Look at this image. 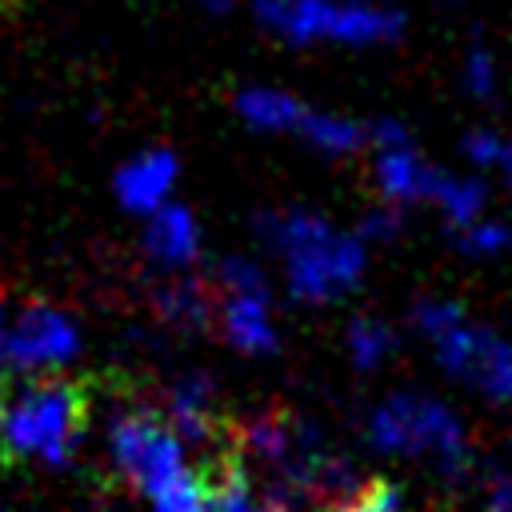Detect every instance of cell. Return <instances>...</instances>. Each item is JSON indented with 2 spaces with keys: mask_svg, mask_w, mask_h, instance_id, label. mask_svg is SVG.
I'll return each mask as SVG.
<instances>
[{
  "mask_svg": "<svg viewBox=\"0 0 512 512\" xmlns=\"http://www.w3.org/2000/svg\"><path fill=\"white\" fill-rule=\"evenodd\" d=\"M92 376L40 372L24 384H12L8 412L0 424V456L8 464H48L60 468L72 460L88 416H92Z\"/></svg>",
  "mask_w": 512,
  "mask_h": 512,
  "instance_id": "6da1fadb",
  "label": "cell"
},
{
  "mask_svg": "<svg viewBox=\"0 0 512 512\" xmlns=\"http://www.w3.org/2000/svg\"><path fill=\"white\" fill-rule=\"evenodd\" d=\"M260 236L284 256L288 264V288L296 300L320 304L340 292H348L364 272V248L356 236L336 232L312 212L288 208V212H264Z\"/></svg>",
  "mask_w": 512,
  "mask_h": 512,
  "instance_id": "7a4b0ae2",
  "label": "cell"
},
{
  "mask_svg": "<svg viewBox=\"0 0 512 512\" xmlns=\"http://www.w3.org/2000/svg\"><path fill=\"white\" fill-rule=\"evenodd\" d=\"M368 444L380 448V452H420V456H432L436 468L444 476H452V480L468 472L464 428L432 396L400 392V396L384 400L368 416Z\"/></svg>",
  "mask_w": 512,
  "mask_h": 512,
  "instance_id": "3957f363",
  "label": "cell"
},
{
  "mask_svg": "<svg viewBox=\"0 0 512 512\" xmlns=\"http://www.w3.org/2000/svg\"><path fill=\"white\" fill-rule=\"evenodd\" d=\"M264 28L288 40H348L372 44L392 40L404 28V16L380 4H340V0H256Z\"/></svg>",
  "mask_w": 512,
  "mask_h": 512,
  "instance_id": "277c9868",
  "label": "cell"
},
{
  "mask_svg": "<svg viewBox=\"0 0 512 512\" xmlns=\"http://www.w3.org/2000/svg\"><path fill=\"white\" fill-rule=\"evenodd\" d=\"M112 464L144 496H160L188 464L184 440L160 408H128L112 420Z\"/></svg>",
  "mask_w": 512,
  "mask_h": 512,
  "instance_id": "5b68a950",
  "label": "cell"
},
{
  "mask_svg": "<svg viewBox=\"0 0 512 512\" xmlns=\"http://www.w3.org/2000/svg\"><path fill=\"white\" fill-rule=\"evenodd\" d=\"M80 348V332L76 324L48 308V304H32L24 308L12 324L0 328V372H32V368H52L72 360Z\"/></svg>",
  "mask_w": 512,
  "mask_h": 512,
  "instance_id": "8992f818",
  "label": "cell"
},
{
  "mask_svg": "<svg viewBox=\"0 0 512 512\" xmlns=\"http://www.w3.org/2000/svg\"><path fill=\"white\" fill-rule=\"evenodd\" d=\"M436 360L456 380L472 384L488 400H512V348L504 336L480 324H460L436 340Z\"/></svg>",
  "mask_w": 512,
  "mask_h": 512,
  "instance_id": "52a82bcc",
  "label": "cell"
},
{
  "mask_svg": "<svg viewBox=\"0 0 512 512\" xmlns=\"http://www.w3.org/2000/svg\"><path fill=\"white\" fill-rule=\"evenodd\" d=\"M240 452L244 448L236 440V444L204 452V460L196 464L208 480V512H292V496L284 488H272L264 500L252 496Z\"/></svg>",
  "mask_w": 512,
  "mask_h": 512,
  "instance_id": "ba28073f",
  "label": "cell"
},
{
  "mask_svg": "<svg viewBox=\"0 0 512 512\" xmlns=\"http://www.w3.org/2000/svg\"><path fill=\"white\" fill-rule=\"evenodd\" d=\"M172 184H176V156L168 148H152V152L128 160L112 180L116 200L128 212H160Z\"/></svg>",
  "mask_w": 512,
  "mask_h": 512,
  "instance_id": "9c48e42d",
  "label": "cell"
},
{
  "mask_svg": "<svg viewBox=\"0 0 512 512\" xmlns=\"http://www.w3.org/2000/svg\"><path fill=\"white\" fill-rule=\"evenodd\" d=\"M224 336L240 352H272L276 348V320L268 308V292H228L220 304Z\"/></svg>",
  "mask_w": 512,
  "mask_h": 512,
  "instance_id": "30bf717a",
  "label": "cell"
},
{
  "mask_svg": "<svg viewBox=\"0 0 512 512\" xmlns=\"http://www.w3.org/2000/svg\"><path fill=\"white\" fill-rule=\"evenodd\" d=\"M444 172L428 168L412 148H396V152H380L376 160V184L384 192L388 204H412V200H432L436 184Z\"/></svg>",
  "mask_w": 512,
  "mask_h": 512,
  "instance_id": "8fae6325",
  "label": "cell"
},
{
  "mask_svg": "<svg viewBox=\"0 0 512 512\" xmlns=\"http://www.w3.org/2000/svg\"><path fill=\"white\" fill-rule=\"evenodd\" d=\"M144 248L148 256H156L160 264H188L200 252V232L188 208L168 204L160 212H152V224L144 228Z\"/></svg>",
  "mask_w": 512,
  "mask_h": 512,
  "instance_id": "7c38bea8",
  "label": "cell"
},
{
  "mask_svg": "<svg viewBox=\"0 0 512 512\" xmlns=\"http://www.w3.org/2000/svg\"><path fill=\"white\" fill-rule=\"evenodd\" d=\"M216 284H204V280H168L152 292V304L156 312L168 320V324H180V328H208L212 320V308H216Z\"/></svg>",
  "mask_w": 512,
  "mask_h": 512,
  "instance_id": "4fadbf2b",
  "label": "cell"
},
{
  "mask_svg": "<svg viewBox=\"0 0 512 512\" xmlns=\"http://www.w3.org/2000/svg\"><path fill=\"white\" fill-rule=\"evenodd\" d=\"M236 112L252 124V128H268V132H300V124L308 120V104H300L296 96L280 92V88H240L236 92Z\"/></svg>",
  "mask_w": 512,
  "mask_h": 512,
  "instance_id": "5bb4252c",
  "label": "cell"
},
{
  "mask_svg": "<svg viewBox=\"0 0 512 512\" xmlns=\"http://www.w3.org/2000/svg\"><path fill=\"white\" fill-rule=\"evenodd\" d=\"M432 200L440 204V212L448 216V224L468 228V224H476L480 212H484V184H476V180H456V176L444 172Z\"/></svg>",
  "mask_w": 512,
  "mask_h": 512,
  "instance_id": "9a60e30c",
  "label": "cell"
},
{
  "mask_svg": "<svg viewBox=\"0 0 512 512\" xmlns=\"http://www.w3.org/2000/svg\"><path fill=\"white\" fill-rule=\"evenodd\" d=\"M300 132L316 144V148H324V152H336V156H344V152H356L364 140H368V132L356 124V120H344V116H328V112H308V120L300 124Z\"/></svg>",
  "mask_w": 512,
  "mask_h": 512,
  "instance_id": "2e32d148",
  "label": "cell"
},
{
  "mask_svg": "<svg viewBox=\"0 0 512 512\" xmlns=\"http://www.w3.org/2000/svg\"><path fill=\"white\" fill-rule=\"evenodd\" d=\"M392 348H396V332L384 320H376V316L352 320V328H348V352H352V360L360 368H376Z\"/></svg>",
  "mask_w": 512,
  "mask_h": 512,
  "instance_id": "e0dca14e",
  "label": "cell"
},
{
  "mask_svg": "<svg viewBox=\"0 0 512 512\" xmlns=\"http://www.w3.org/2000/svg\"><path fill=\"white\" fill-rule=\"evenodd\" d=\"M152 512H208V480L200 468H184L160 496H152Z\"/></svg>",
  "mask_w": 512,
  "mask_h": 512,
  "instance_id": "ac0fdd59",
  "label": "cell"
},
{
  "mask_svg": "<svg viewBox=\"0 0 512 512\" xmlns=\"http://www.w3.org/2000/svg\"><path fill=\"white\" fill-rule=\"evenodd\" d=\"M332 512H404L400 492L392 488V480L384 476H368L344 504H336Z\"/></svg>",
  "mask_w": 512,
  "mask_h": 512,
  "instance_id": "d6986e66",
  "label": "cell"
},
{
  "mask_svg": "<svg viewBox=\"0 0 512 512\" xmlns=\"http://www.w3.org/2000/svg\"><path fill=\"white\" fill-rule=\"evenodd\" d=\"M456 244L464 256H492V252H504L512 244V232L500 220H476L468 228H456Z\"/></svg>",
  "mask_w": 512,
  "mask_h": 512,
  "instance_id": "ffe728a7",
  "label": "cell"
},
{
  "mask_svg": "<svg viewBox=\"0 0 512 512\" xmlns=\"http://www.w3.org/2000/svg\"><path fill=\"white\" fill-rule=\"evenodd\" d=\"M412 320H416V328L420 332H428L432 340H444L448 332H456L460 324H464V308L456 304V300H420L416 308H412Z\"/></svg>",
  "mask_w": 512,
  "mask_h": 512,
  "instance_id": "44dd1931",
  "label": "cell"
},
{
  "mask_svg": "<svg viewBox=\"0 0 512 512\" xmlns=\"http://www.w3.org/2000/svg\"><path fill=\"white\" fill-rule=\"evenodd\" d=\"M464 84L476 100H492L496 96V60L484 44L468 48V68H464Z\"/></svg>",
  "mask_w": 512,
  "mask_h": 512,
  "instance_id": "7402d4cb",
  "label": "cell"
},
{
  "mask_svg": "<svg viewBox=\"0 0 512 512\" xmlns=\"http://www.w3.org/2000/svg\"><path fill=\"white\" fill-rule=\"evenodd\" d=\"M500 140H504V136L480 128V132H468V136H464V152H468V160H476V164H496Z\"/></svg>",
  "mask_w": 512,
  "mask_h": 512,
  "instance_id": "603a6c76",
  "label": "cell"
},
{
  "mask_svg": "<svg viewBox=\"0 0 512 512\" xmlns=\"http://www.w3.org/2000/svg\"><path fill=\"white\" fill-rule=\"evenodd\" d=\"M396 228H400V216H396V208H392V204H388V208L368 212V220L360 224V232H364V236H372V240H392V236H396Z\"/></svg>",
  "mask_w": 512,
  "mask_h": 512,
  "instance_id": "cb8c5ba5",
  "label": "cell"
},
{
  "mask_svg": "<svg viewBox=\"0 0 512 512\" xmlns=\"http://www.w3.org/2000/svg\"><path fill=\"white\" fill-rule=\"evenodd\" d=\"M488 512H512V476L492 480V492H488Z\"/></svg>",
  "mask_w": 512,
  "mask_h": 512,
  "instance_id": "d4e9b609",
  "label": "cell"
},
{
  "mask_svg": "<svg viewBox=\"0 0 512 512\" xmlns=\"http://www.w3.org/2000/svg\"><path fill=\"white\" fill-rule=\"evenodd\" d=\"M496 168L504 172V180L512 184V140H500V152H496Z\"/></svg>",
  "mask_w": 512,
  "mask_h": 512,
  "instance_id": "484cf974",
  "label": "cell"
},
{
  "mask_svg": "<svg viewBox=\"0 0 512 512\" xmlns=\"http://www.w3.org/2000/svg\"><path fill=\"white\" fill-rule=\"evenodd\" d=\"M8 396H12V380L0 372V424H4V412H8Z\"/></svg>",
  "mask_w": 512,
  "mask_h": 512,
  "instance_id": "4316f807",
  "label": "cell"
},
{
  "mask_svg": "<svg viewBox=\"0 0 512 512\" xmlns=\"http://www.w3.org/2000/svg\"><path fill=\"white\" fill-rule=\"evenodd\" d=\"M204 8H212V12H224V8H228V0H204Z\"/></svg>",
  "mask_w": 512,
  "mask_h": 512,
  "instance_id": "83f0119b",
  "label": "cell"
},
{
  "mask_svg": "<svg viewBox=\"0 0 512 512\" xmlns=\"http://www.w3.org/2000/svg\"><path fill=\"white\" fill-rule=\"evenodd\" d=\"M4 312H8V296H4V292H0V328H4V324H8V320H4Z\"/></svg>",
  "mask_w": 512,
  "mask_h": 512,
  "instance_id": "f1b7e54d",
  "label": "cell"
}]
</instances>
